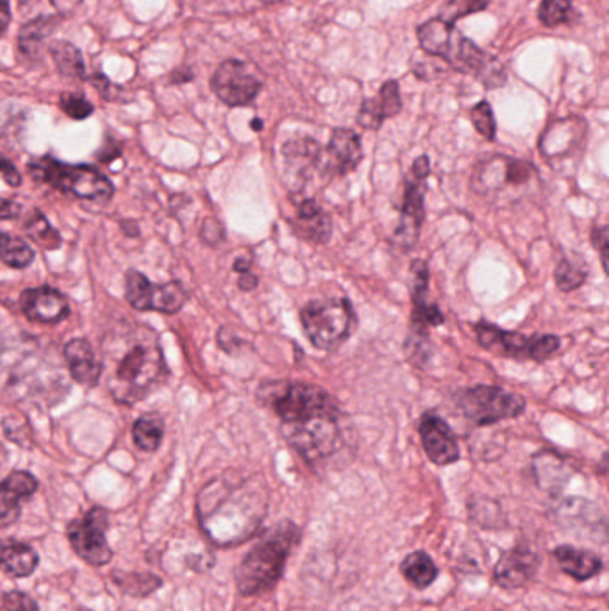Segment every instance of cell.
<instances>
[{
	"instance_id": "6da1fadb",
	"label": "cell",
	"mask_w": 609,
	"mask_h": 611,
	"mask_svg": "<svg viewBox=\"0 0 609 611\" xmlns=\"http://www.w3.org/2000/svg\"><path fill=\"white\" fill-rule=\"evenodd\" d=\"M103 377L113 399L137 404L171 376L157 334L147 326L122 324L103 342Z\"/></svg>"
},
{
	"instance_id": "7a4b0ae2",
	"label": "cell",
	"mask_w": 609,
	"mask_h": 611,
	"mask_svg": "<svg viewBox=\"0 0 609 611\" xmlns=\"http://www.w3.org/2000/svg\"><path fill=\"white\" fill-rule=\"evenodd\" d=\"M269 509L263 483L219 480L199 497L200 526L216 545H234L258 533Z\"/></svg>"
},
{
	"instance_id": "3957f363",
	"label": "cell",
	"mask_w": 609,
	"mask_h": 611,
	"mask_svg": "<svg viewBox=\"0 0 609 611\" xmlns=\"http://www.w3.org/2000/svg\"><path fill=\"white\" fill-rule=\"evenodd\" d=\"M298 540L301 529L292 520L278 522L269 533H265L239 563L236 573L239 594L245 597L261 596L276 587Z\"/></svg>"
},
{
	"instance_id": "277c9868",
	"label": "cell",
	"mask_w": 609,
	"mask_h": 611,
	"mask_svg": "<svg viewBox=\"0 0 609 611\" xmlns=\"http://www.w3.org/2000/svg\"><path fill=\"white\" fill-rule=\"evenodd\" d=\"M538 185V172L531 163L504 154L481 160L470 179L476 196L497 205L520 202L527 193L537 191Z\"/></svg>"
},
{
	"instance_id": "5b68a950",
	"label": "cell",
	"mask_w": 609,
	"mask_h": 611,
	"mask_svg": "<svg viewBox=\"0 0 609 611\" xmlns=\"http://www.w3.org/2000/svg\"><path fill=\"white\" fill-rule=\"evenodd\" d=\"M258 401L278 415L281 424H295L313 416L341 413L340 402L324 388L293 381H265Z\"/></svg>"
},
{
	"instance_id": "8992f818",
	"label": "cell",
	"mask_w": 609,
	"mask_h": 611,
	"mask_svg": "<svg viewBox=\"0 0 609 611\" xmlns=\"http://www.w3.org/2000/svg\"><path fill=\"white\" fill-rule=\"evenodd\" d=\"M27 172L36 181L81 201L108 202L115 193L108 177L90 165H67L55 157L42 156L27 163Z\"/></svg>"
},
{
	"instance_id": "52a82bcc",
	"label": "cell",
	"mask_w": 609,
	"mask_h": 611,
	"mask_svg": "<svg viewBox=\"0 0 609 611\" xmlns=\"http://www.w3.org/2000/svg\"><path fill=\"white\" fill-rule=\"evenodd\" d=\"M356 312L346 297L315 298L301 309L304 334L320 351H337L356 328Z\"/></svg>"
},
{
	"instance_id": "ba28073f",
	"label": "cell",
	"mask_w": 609,
	"mask_h": 611,
	"mask_svg": "<svg viewBox=\"0 0 609 611\" xmlns=\"http://www.w3.org/2000/svg\"><path fill=\"white\" fill-rule=\"evenodd\" d=\"M473 329H476L478 343L484 351L512 357L517 362L531 360V362L543 363L561 348V338L555 334L515 333L488 322L476 324Z\"/></svg>"
},
{
	"instance_id": "9c48e42d",
	"label": "cell",
	"mask_w": 609,
	"mask_h": 611,
	"mask_svg": "<svg viewBox=\"0 0 609 611\" xmlns=\"http://www.w3.org/2000/svg\"><path fill=\"white\" fill-rule=\"evenodd\" d=\"M456 404L467 421L481 427L517 419L526 411L524 397L492 385H478L459 391Z\"/></svg>"
},
{
	"instance_id": "30bf717a",
	"label": "cell",
	"mask_w": 609,
	"mask_h": 611,
	"mask_svg": "<svg viewBox=\"0 0 609 611\" xmlns=\"http://www.w3.org/2000/svg\"><path fill=\"white\" fill-rule=\"evenodd\" d=\"M340 419L341 413L313 416L295 424H283L281 431L288 444L292 445L307 463L315 465L337 453L341 442Z\"/></svg>"
},
{
	"instance_id": "8fae6325",
	"label": "cell",
	"mask_w": 609,
	"mask_h": 611,
	"mask_svg": "<svg viewBox=\"0 0 609 611\" xmlns=\"http://www.w3.org/2000/svg\"><path fill=\"white\" fill-rule=\"evenodd\" d=\"M586 142V122L579 117L560 118L549 124L538 149L547 163L560 174H574L579 167Z\"/></svg>"
},
{
	"instance_id": "7c38bea8",
	"label": "cell",
	"mask_w": 609,
	"mask_h": 611,
	"mask_svg": "<svg viewBox=\"0 0 609 611\" xmlns=\"http://www.w3.org/2000/svg\"><path fill=\"white\" fill-rule=\"evenodd\" d=\"M108 526V512L103 508H92L81 519L70 522L67 529L70 545L75 554L93 567H103L112 562L113 551L106 540Z\"/></svg>"
},
{
	"instance_id": "4fadbf2b",
	"label": "cell",
	"mask_w": 609,
	"mask_h": 611,
	"mask_svg": "<svg viewBox=\"0 0 609 611\" xmlns=\"http://www.w3.org/2000/svg\"><path fill=\"white\" fill-rule=\"evenodd\" d=\"M126 298L132 308L140 312H160L174 315L183 309L188 294L177 281L156 284L149 281L142 272L129 270L126 274Z\"/></svg>"
},
{
	"instance_id": "5bb4252c",
	"label": "cell",
	"mask_w": 609,
	"mask_h": 611,
	"mask_svg": "<svg viewBox=\"0 0 609 611\" xmlns=\"http://www.w3.org/2000/svg\"><path fill=\"white\" fill-rule=\"evenodd\" d=\"M211 90L230 108H244L258 98L263 81L239 59H225L211 78Z\"/></svg>"
},
{
	"instance_id": "9a60e30c",
	"label": "cell",
	"mask_w": 609,
	"mask_h": 611,
	"mask_svg": "<svg viewBox=\"0 0 609 611\" xmlns=\"http://www.w3.org/2000/svg\"><path fill=\"white\" fill-rule=\"evenodd\" d=\"M447 63L461 74H470L484 84L487 90L502 89L507 83V72L504 64L495 56L479 49L472 39L456 35Z\"/></svg>"
},
{
	"instance_id": "2e32d148",
	"label": "cell",
	"mask_w": 609,
	"mask_h": 611,
	"mask_svg": "<svg viewBox=\"0 0 609 611\" xmlns=\"http://www.w3.org/2000/svg\"><path fill=\"white\" fill-rule=\"evenodd\" d=\"M399 225L394 231L395 247L402 252L413 249L420 238L425 221V181L408 176L405 181V199L400 205Z\"/></svg>"
},
{
	"instance_id": "e0dca14e",
	"label": "cell",
	"mask_w": 609,
	"mask_h": 611,
	"mask_svg": "<svg viewBox=\"0 0 609 611\" xmlns=\"http://www.w3.org/2000/svg\"><path fill=\"white\" fill-rule=\"evenodd\" d=\"M281 154L290 190L292 193H301L306 183L312 179L313 172L323 163V145L312 137L292 138L281 148Z\"/></svg>"
},
{
	"instance_id": "ac0fdd59",
	"label": "cell",
	"mask_w": 609,
	"mask_h": 611,
	"mask_svg": "<svg viewBox=\"0 0 609 611\" xmlns=\"http://www.w3.org/2000/svg\"><path fill=\"white\" fill-rule=\"evenodd\" d=\"M419 433L425 455L434 465L447 467L459 460L461 450L458 438L454 435L453 427L436 411H425L420 416Z\"/></svg>"
},
{
	"instance_id": "d6986e66",
	"label": "cell",
	"mask_w": 609,
	"mask_h": 611,
	"mask_svg": "<svg viewBox=\"0 0 609 611\" xmlns=\"http://www.w3.org/2000/svg\"><path fill=\"white\" fill-rule=\"evenodd\" d=\"M411 301H413V314H411V333L417 337L430 338V329L444 326L445 317L440 312L438 304L428 303V290H430V267L424 260H414L411 263Z\"/></svg>"
},
{
	"instance_id": "ffe728a7",
	"label": "cell",
	"mask_w": 609,
	"mask_h": 611,
	"mask_svg": "<svg viewBox=\"0 0 609 611\" xmlns=\"http://www.w3.org/2000/svg\"><path fill=\"white\" fill-rule=\"evenodd\" d=\"M361 162H363V148H361L360 134L352 129H335L331 140L327 143L323 176H347L352 171H356Z\"/></svg>"
},
{
	"instance_id": "44dd1931",
	"label": "cell",
	"mask_w": 609,
	"mask_h": 611,
	"mask_svg": "<svg viewBox=\"0 0 609 611\" xmlns=\"http://www.w3.org/2000/svg\"><path fill=\"white\" fill-rule=\"evenodd\" d=\"M20 309L30 320L39 324H58L70 315L69 301L52 286L24 290L20 295Z\"/></svg>"
},
{
	"instance_id": "7402d4cb",
	"label": "cell",
	"mask_w": 609,
	"mask_h": 611,
	"mask_svg": "<svg viewBox=\"0 0 609 611\" xmlns=\"http://www.w3.org/2000/svg\"><path fill=\"white\" fill-rule=\"evenodd\" d=\"M540 565V556L527 545H518L504 553L493 571V579L502 588H520L526 585Z\"/></svg>"
},
{
	"instance_id": "603a6c76",
	"label": "cell",
	"mask_w": 609,
	"mask_h": 611,
	"mask_svg": "<svg viewBox=\"0 0 609 611\" xmlns=\"http://www.w3.org/2000/svg\"><path fill=\"white\" fill-rule=\"evenodd\" d=\"M402 109V97L397 81H386L376 97L365 98L358 113V124L363 129L377 131L388 118L399 115Z\"/></svg>"
},
{
	"instance_id": "cb8c5ba5",
	"label": "cell",
	"mask_w": 609,
	"mask_h": 611,
	"mask_svg": "<svg viewBox=\"0 0 609 611\" xmlns=\"http://www.w3.org/2000/svg\"><path fill=\"white\" fill-rule=\"evenodd\" d=\"M288 224L292 227L293 233L303 240L318 245L331 240V216L327 215L323 205L318 204L312 197L297 202V215H295V219H290Z\"/></svg>"
},
{
	"instance_id": "d4e9b609",
	"label": "cell",
	"mask_w": 609,
	"mask_h": 611,
	"mask_svg": "<svg viewBox=\"0 0 609 611\" xmlns=\"http://www.w3.org/2000/svg\"><path fill=\"white\" fill-rule=\"evenodd\" d=\"M38 490V480L31 472L16 470L0 483V522L13 524L19 520L22 504L31 500Z\"/></svg>"
},
{
	"instance_id": "484cf974",
	"label": "cell",
	"mask_w": 609,
	"mask_h": 611,
	"mask_svg": "<svg viewBox=\"0 0 609 611\" xmlns=\"http://www.w3.org/2000/svg\"><path fill=\"white\" fill-rule=\"evenodd\" d=\"M65 362L69 365L73 381L83 387H95L103 377V365L98 362L89 340L73 338L63 349Z\"/></svg>"
},
{
	"instance_id": "4316f807",
	"label": "cell",
	"mask_w": 609,
	"mask_h": 611,
	"mask_svg": "<svg viewBox=\"0 0 609 611\" xmlns=\"http://www.w3.org/2000/svg\"><path fill=\"white\" fill-rule=\"evenodd\" d=\"M61 24L59 15H39L25 22L19 31L16 38V49L22 58L30 59L31 63H35L42 58L44 45L49 36L55 35L58 25Z\"/></svg>"
},
{
	"instance_id": "83f0119b",
	"label": "cell",
	"mask_w": 609,
	"mask_h": 611,
	"mask_svg": "<svg viewBox=\"0 0 609 611\" xmlns=\"http://www.w3.org/2000/svg\"><path fill=\"white\" fill-rule=\"evenodd\" d=\"M532 469L537 475V483L549 494H558L566 481L571 480L575 469L566 458L554 450H541L532 458Z\"/></svg>"
},
{
	"instance_id": "f1b7e54d",
	"label": "cell",
	"mask_w": 609,
	"mask_h": 611,
	"mask_svg": "<svg viewBox=\"0 0 609 611\" xmlns=\"http://www.w3.org/2000/svg\"><path fill=\"white\" fill-rule=\"evenodd\" d=\"M554 557L560 563L561 571L569 574L575 581H588L602 568V560L597 554L585 551V549L574 548V545L555 548Z\"/></svg>"
},
{
	"instance_id": "f546056e",
	"label": "cell",
	"mask_w": 609,
	"mask_h": 611,
	"mask_svg": "<svg viewBox=\"0 0 609 611\" xmlns=\"http://www.w3.org/2000/svg\"><path fill=\"white\" fill-rule=\"evenodd\" d=\"M456 35H458V31L454 30V25L447 24L440 16L428 20L417 30L420 49L424 50L425 55L436 56L444 61H447L448 55H450Z\"/></svg>"
},
{
	"instance_id": "4dcf8cb0",
	"label": "cell",
	"mask_w": 609,
	"mask_h": 611,
	"mask_svg": "<svg viewBox=\"0 0 609 611\" xmlns=\"http://www.w3.org/2000/svg\"><path fill=\"white\" fill-rule=\"evenodd\" d=\"M39 557L35 549L25 543H0V571L11 577H25L35 573Z\"/></svg>"
},
{
	"instance_id": "1f68e13d",
	"label": "cell",
	"mask_w": 609,
	"mask_h": 611,
	"mask_svg": "<svg viewBox=\"0 0 609 611\" xmlns=\"http://www.w3.org/2000/svg\"><path fill=\"white\" fill-rule=\"evenodd\" d=\"M49 52L59 74L70 79H89L83 52L79 50V47L65 39H59L49 45Z\"/></svg>"
},
{
	"instance_id": "d6a6232c",
	"label": "cell",
	"mask_w": 609,
	"mask_h": 611,
	"mask_svg": "<svg viewBox=\"0 0 609 611\" xmlns=\"http://www.w3.org/2000/svg\"><path fill=\"white\" fill-rule=\"evenodd\" d=\"M400 573L413 585L414 588H428L438 577V567L434 565L433 557L424 551H414L400 563Z\"/></svg>"
},
{
	"instance_id": "836d02e7",
	"label": "cell",
	"mask_w": 609,
	"mask_h": 611,
	"mask_svg": "<svg viewBox=\"0 0 609 611\" xmlns=\"http://www.w3.org/2000/svg\"><path fill=\"white\" fill-rule=\"evenodd\" d=\"M588 275H590V267L583 256H565L554 270L555 286L561 292L569 294V292L581 289L586 283Z\"/></svg>"
},
{
	"instance_id": "e575fe53",
	"label": "cell",
	"mask_w": 609,
	"mask_h": 611,
	"mask_svg": "<svg viewBox=\"0 0 609 611\" xmlns=\"http://www.w3.org/2000/svg\"><path fill=\"white\" fill-rule=\"evenodd\" d=\"M163 433H165V426H163L162 416L157 413H147L134 422L132 440L138 449L154 453L162 445Z\"/></svg>"
},
{
	"instance_id": "d590c367",
	"label": "cell",
	"mask_w": 609,
	"mask_h": 611,
	"mask_svg": "<svg viewBox=\"0 0 609 611\" xmlns=\"http://www.w3.org/2000/svg\"><path fill=\"white\" fill-rule=\"evenodd\" d=\"M0 260L11 269H27L35 261V249L20 236L0 233Z\"/></svg>"
},
{
	"instance_id": "8d00e7d4",
	"label": "cell",
	"mask_w": 609,
	"mask_h": 611,
	"mask_svg": "<svg viewBox=\"0 0 609 611\" xmlns=\"http://www.w3.org/2000/svg\"><path fill=\"white\" fill-rule=\"evenodd\" d=\"M112 579L118 588H122L124 592L132 597H147L152 592H156L162 587V579L154 574H134V573H117L112 574Z\"/></svg>"
},
{
	"instance_id": "74e56055",
	"label": "cell",
	"mask_w": 609,
	"mask_h": 611,
	"mask_svg": "<svg viewBox=\"0 0 609 611\" xmlns=\"http://www.w3.org/2000/svg\"><path fill=\"white\" fill-rule=\"evenodd\" d=\"M25 231L36 244L42 245L47 250L59 249V245H61V236H59L58 231L49 224L47 216L39 210L30 211L27 221H25Z\"/></svg>"
},
{
	"instance_id": "f35d334b",
	"label": "cell",
	"mask_w": 609,
	"mask_h": 611,
	"mask_svg": "<svg viewBox=\"0 0 609 611\" xmlns=\"http://www.w3.org/2000/svg\"><path fill=\"white\" fill-rule=\"evenodd\" d=\"M538 19L547 27L572 24L577 19L572 0H541Z\"/></svg>"
},
{
	"instance_id": "ab89813d",
	"label": "cell",
	"mask_w": 609,
	"mask_h": 611,
	"mask_svg": "<svg viewBox=\"0 0 609 611\" xmlns=\"http://www.w3.org/2000/svg\"><path fill=\"white\" fill-rule=\"evenodd\" d=\"M488 5L490 0H448L440 11V19L454 25L459 19L487 10Z\"/></svg>"
},
{
	"instance_id": "60d3db41",
	"label": "cell",
	"mask_w": 609,
	"mask_h": 611,
	"mask_svg": "<svg viewBox=\"0 0 609 611\" xmlns=\"http://www.w3.org/2000/svg\"><path fill=\"white\" fill-rule=\"evenodd\" d=\"M470 120H472L473 128H476V131L481 137L487 138L488 142H495V138H497V122H495V117H493V109L490 103L481 101V103L476 104L472 111H470Z\"/></svg>"
},
{
	"instance_id": "b9f144b4",
	"label": "cell",
	"mask_w": 609,
	"mask_h": 611,
	"mask_svg": "<svg viewBox=\"0 0 609 611\" xmlns=\"http://www.w3.org/2000/svg\"><path fill=\"white\" fill-rule=\"evenodd\" d=\"M59 108L63 109L65 115H69L73 120H86L95 111L89 98L84 97L83 93L75 92L61 93Z\"/></svg>"
},
{
	"instance_id": "7bdbcfd3",
	"label": "cell",
	"mask_w": 609,
	"mask_h": 611,
	"mask_svg": "<svg viewBox=\"0 0 609 611\" xmlns=\"http://www.w3.org/2000/svg\"><path fill=\"white\" fill-rule=\"evenodd\" d=\"M2 604H4L5 611H39L35 599L27 596V594L19 592V590L4 594Z\"/></svg>"
},
{
	"instance_id": "ee69618b",
	"label": "cell",
	"mask_w": 609,
	"mask_h": 611,
	"mask_svg": "<svg viewBox=\"0 0 609 611\" xmlns=\"http://www.w3.org/2000/svg\"><path fill=\"white\" fill-rule=\"evenodd\" d=\"M200 236L206 244L216 247L225 240L224 227L216 219H206L202 230H200Z\"/></svg>"
},
{
	"instance_id": "f6af8a7d",
	"label": "cell",
	"mask_w": 609,
	"mask_h": 611,
	"mask_svg": "<svg viewBox=\"0 0 609 611\" xmlns=\"http://www.w3.org/2000/svg\"><path fill=\"white\" fill-rule=\"evenodd\" d=\"M608 225H599L592 231V245L595 249L599 250L600 261H602V269L608 265Z\"/></svg>"
},
{
	"instance_id": "bcb514c9",
	"label": "cell",
	"mask_w": 609,
	"mask_h": 611,
	"mask_svg": "<svg viewBox=\"0 0 609 611\" xmlns=\"http://www.w3.org/2000/svg\"><path fill=\"white\" fill-rule=\"evenodd\" d=\"M0 174L4 177V181L13 188L22 185V177H20V172L16 171L15 163L2 156V154H0Z\"/></svg>"
},
{
	"instance_id": "7dc6e473",
	"label": "cell",
	"mask_w": 609,
	"mask_h": 611,
	"mask_svg": "<svg viewBox=\"0 0 609 611\" xmlns=\"http://www.w3.org/2000/svg\"><path fill=\"white\" fill-rule=\"evenodd\" d=\"M411 176L417 177V179H428L431 174V162L430 157L419 156L414 160L413 165H411Z\"/></svg>"
},
{
	"instance_id": "c3c4849f",
	"label": "cell",
	"mask_w": 609,
	"mask_h": 611,
	"mask_svg": "<svg viewBox=\"0 0 609 611\" xmlns=\"http://www.w3.org/2000/svg\"><path fill=\"white\" fill-rule=\"evenodd\" d=\"M20 204L16 202L8 201V199H2L0 197V221H8V219H16L20 215Z\"/></svg>"
},
{
	"instance_id": "681fc988",
	"label": "cell",
	"mask_w": 609,
	"mask_h": 611,
	"mask_svg": "<svg viewBox=\"0 0 609 611\" xmlns=\"http://www.w3.org/2000/svg\"><path fill=\"white\" fill-rule=\"evenodd\" d=\"M11 24L10 0H0V38L4 35Z\"/></svg>"
},
{
	"instance_id": "f907efd6",
	"label": "cell",
	"mask_w": 609,
	"mask_h": 611,
	"mask_svg": "<svg viewBox=\"0 0 609 611\" xmlns=\"http://www.w3.org/2000/svg\"><path fill=\"white\" fill-rule=\"evenodd\" d=\"M239 275H242V278L238 279L239 290H244V292H253V290L258 289V275L253 274V272H245V274Z\"/></svg>"
},
{
	"instance_id": "816d5d0a",
	"label": "cell",
	"mask_w": 609,
	"mask_h": 611,
	"mask_svg": "<svg viewBox=\"0 0 609 611\" xmlns=\"http://www.w3.org/2000/svg\"><path fill=\"white\" fill-rule=\"evenodd\" d=\"M194 79V72L190 69H177L172 72L171 83L172 84H185L190 83Z\"/></svg>"
},
{
	"instance_id": "f5cc1de1",
	"label": "cell",
	"mask_w": 609,
	"mask_h": 611,
	"mask_svg": "<svg viewBox=\"0 0 609 611\" xmlns=\"http://www.w3.org/2000/svg\"><path fill=\"white\" fill-rule=\"evenodd\" d=\"M253 269V258L250 256H244V258H238L234 261L233 270L238 272V274H245V272H250Z\"/></svg>"
},
{
	"instance_id": "db71d44e",
	"label": "cell",
	"mask_w": 609,
	"mask_h": 611,
	"mask_svg": "<svg viewBox=\"0 0 609 611\" xmlns=\"http://www.w3.org/2000/svg\"><path fill=\"white\" fill-rule=\"evenodd\" d=\"M250 128H253L254 131H261V128H263V122H261L259 118H256V120H253V122H250Z\"/></svg>"
},
{
	"instance_id": "11a10c76",
	"label": "cell",
	"mask_w": 609,
	"mask_h": 611,
	"mask_svg": "<svg viewBox=\"0 0 609 611\" xmlns=\"http://www.w3.org/2000/svg\"><path fill=\"white\" fill-rule=\"evenodd\" d=\"M261 2L267 5H273L279 4V2H284V0H261Z\"/></svg>"
}]
</instances>
